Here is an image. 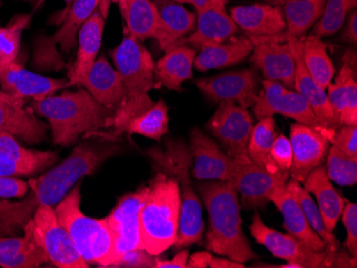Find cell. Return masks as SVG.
Here are the masks:
<instances>
[{
    "instance_id": "cell-1",
    "label": "cell",
    "mask_w": 357,
    "mask_h": 268,
    "mask_svg": "<svg viewBox=\"0 0 357 268\" xmlns=\"http://www.w3.org/2000/svg\"><path fill=\"white\" fill-rule=\"evenodd\" d=\"M119 152V145L112 141H86L45 175L29 180L30 191L23 200L0 199V237L16 236L24 231L40 207L57 205L82 178L94 173L104 161Z\"/></svg>"
},
{
    "instance_id": "cell-2",
    "label": "cell",
    "mask_w": 357,
    "mask_h": 268,
    "mask_svg": "<svg viewBox=\"0 0 357 268\" xmlns=\"http://www.w3.org/2000/svg\"><path fill=\"white\" fill-rule=\"evenodd\" d=\"M200 198L208 213L206 249L232 261L245 264L256 260L250 242L243 233L238 193L229 181L197 184Z\"/></svg>"
},
{
    "instance_id": "cell-3",
    "label": "cell",
    "mask_w": 357,
    "mask_h": 268,
    "mask_svg": "<svg viewBox=\"0 0 357 268\" xmlns=\"http://www.w3.org/2000/svg\"><path fill=\"white\" fill-rule=\"evenodd\" d=\"M33 113L50 122L53 140L60 147H71L84 134L112 129L116 111L98 103L86 89L63 92L33 100Z\"/></svg>"
},
{
    "instance_id": "cell-4",
    "label": "cell",
    "mask_w": 357,
    "mask_h": 268,
    "mask_svg": "<svg viewBox=\"0 0 357 268\" xmlns=\"http://www.w3.org/2000/svg\"><path fill=\"white\" fill-rule=\"evenodd\" d=\"M109 54L126 89L112 119V129L118 136L126 132L128 122L153 105L149 92L156 88L155 63L142 42L128 35Z\"/></svg>"
},
{
    "instance_id": "cell-5",
    "label": "cell",
    "mask_w": 357,
    "mask_h": 268,
    "mask_svg": "<svg viewBox=\"0 0 357 268\" xmlns=\"http://www.w3.org/2000/svg\"><path fill=\"white\" fill-rule=\"evenodd\" d=\"M148 193L139 214L142 249L160 255L176 243L180 221V187L164 172L149 182Z\"/></svg>"
},
{
    "instance_id": "cell-6",
    "label": "cell",
    "mask_w": 357,
    "mask_h": 268,
    "mask_svg": "<svg viewBox=\"0 0 357 268\" xmlns=\"http://www.w3.org/2000/svg\"><path fill=\"white\" fill-rule=\"evenodd\" d=\"M158 171L172 175L180 187V221L178 237L174 247L176 249L190 247L200 243L204 231L202 203L195 193L190 178V168L192 164L190 149L182 140H168L165 150L152 148L148 151Z\"/></svg>"
},
{
    "instance_id": "cell-7",
    "label": "cell",
    "mask_w": 357,
    "mask_h": 268,
    "mask_svg": "<svg viewBox=\"0 0 357 268\" xmlns=\"http://www.w3.org/2000/svg\"><path fill=\"white\" fill-rule=\"evenodd\" d=\"M55 212L84 261L101 267H114L115 242L107 218L94 219L80 211L79 183L57 204Z\"/></svg>"
},
{
    "instance_id": "cell-8",
    "label": "cell",
    "mask_w": 357,
    "mask_h": 268,
    "mask_svg": "<svg viewBox=\"0 0 357 268\" xmlns=\"http://www.w3.org/2000/svg\"><path fill=\"white\" fill-rule=\"evenodd\" d=\"M262 89L259 92L252 106L257 119L261 120L274 115H282L308 126L314 131L332 141L335 129H330L320 121L310 104L296 91H292L282 84L275 81H261Z\"/></svg>"
},
{
    "instance_id": "cell-9",
    "label": "cell",
    "mask_w": 357,
    "mask_h": 268,
    "mask_svg": "<svg viewBox=\"0 0 357 268\" xmlns=\"http://www.w3.org/2000/svg\"><path fill=\"white\" fill-rule=\"evenodd\" d=\"M250 230L257 243L264 246L274 257L294 264L296 268L332 267L336 251H314L290 234L271 229L258 213H255Z\"/></svg>"
},
{
    "instance_id": "cell-10",
    "label": "cell",
    "mask_w": 357,
    "mask_h": 268,
    "mask_svg": "<svg viewBox=\"0 0 357 268\" xmlns=\"http://www.w3.org/2000/svg\"><path fill=\"white\" fill-rule=\"evenodd\" d=\"M252 127V118L248 108L234 102L220 103L206 124V129L218 138L227 155L238 161L250 159L248 149Z\"/></svg>"
},
{
    "instance_id": "cell-11",
    "label": "cell",
    "mask_w": 357,
    "mask_h": 268,
    "mask_svg": "<svg viewBox=\"0 0 357 268\" xmlns=\"http://www.w3.org/2000/svg\"><path fill=\"white\" fill-rule=\"evenodd\" d=\"M32 220L48 261L60 268L89 267V264L78 253L67 230L59 223L53 207H40Z\"/></svg>"
},
{
    "instance_id": "cell-12",
    "label": "cell",
    "mask_w": 357,
    "mask_h": 268,
    "mask_svg": "<svg viewBox=\"0 0 357 268\" xmlns=\"http://www.w3.org/2000/svg\"><path fill=\"white\" fill-rule=\"evenodd\" d=\"M290 173H271L259 167L250 159L232 163V180L240 194L243 207L246 209L266 207L270 203V197L278 187L286 185Z\"/></svg>"
},
{
    "instance_id": "cell-13",
    "label": "cell",
    "mask_w": 357,
    "mask_h": 268,
    "mask_svg": "<svg viewBox=\"0 0 357 268\" xmlns=\"http://www.w3.org/2000/svg\"><path fill=\"white\" fill-rule=\"evenodd\" d=\"M258 84L256 71L248 69L199 78L195 81L208 101L218 104L234 102L248 109L254 106L260 92Z\"/></svg>"
},
{
    "instance_id": "cell-14",
    "label": "cell",
    "mask_w": 357,
    "mask_h": 268,
    "mask_svg": "<svg viewBox=\"0 0 357 268\" xmlns=\"http://www.w3.org/2000/svg\"><path fill=\"white\" fill-rule=\"evenodd\" d=\"M148 193L149 185H144L123 196L106 217L115 242L116 262L126 252L142 249L139 214Z\"/></svg>"
},
{
    "instance_id": "cell-15",
    "label": "cell",
    "mask_w": 357,
    "mask_h": 268,
    "mask_svg": "<svg viewBox=\"0 0 357 268\" xmlns=\"http://www.w3.org/2000/svg\"><path fill=\"white\" fill-rule=\"evenodd\" d=\"M254 43L250 63L261 72L266 81L282 84L289 89L294 85L296 61L288 42L250 38Z\"/></svg>"
},
{
    "instance_id": "cell-16",
    "label": "cell",
    "mask_w": 357,
    "mask_h": 268,
    "mask_svg": "<svg viewBox=\"0 0 357 268\" xmlns=\"http://www.w3.org/2000/svg\"><path fill=\"white\" fill-rule=\"evenodd\" d=\"M290 143L292 147V165L290 177L304 183L312 170L322 165L331 147L330 140L308 126L291 124Z\"/></svg>"
},
{
    "instance_id": "cell-17",
    "label": "cell",
    "mask_w": 357,
    "mask_h": 268,
    "mask_svg": "<svg viewBox=\"0 0 357 268\" xmlns=\"http://www.w3.org/2000/svg\"><path fill=\"white\" fill-rule=\"evenodd\" d=\"M188 149L194 161L192 175L195 179L231 182L234 159L220 149L213 138L194 129L190 132Z\"/></svg>"
},
{
    "instance_id": "cell-18",
    "label": "cell",
    "mask_w": 357,
    "mask_h": 268,
    "mask_svg": "<svg viewBox=\"0 0 357 268\" xmlns=\"http://www.w3.org/2000/svg\"><path fill=\"white\" fill-rule=\"evenodd\" d=\"M0 85L14 97L39 101L53 95L62 88L70 87L68 79L45 77L28 71L17 62L0 65Z\"/></svg>"
},
{
    "instance_id": "cell-19",
    "label": "cell",
    "mask_w": 357,
    "mask_h": 268,
    "mask_svg": "<svg viewBox=\"0 0 357 268\" xmlns=\"http://www.w3.org/2000/svg\"><path fill=\"white\" fill-rule=\"evenodd\" d=\"M328 97L339 126H357L356 53L347 52L344 65L334 83L328 87Z\"/></svg>"
},
{
    "instance_id": "cell-20",
    "label": "cell",
    "mask_w": 357,
    "mask_h": 268,
    "mask_svg": "<svg viewBox=\"0 0 357 268\" xmlns=\"http://www.w3.org/2000/svg\"><path fill=\"white\" fill-rule=\"evenodd\" d=\"M230 17L238 28L250 38L276 37L286 30V21L280 6L270 3L236 6L230 10Z\"/></svg>"
},
{
    "instance_id": "cell-21",
    "label": "cell",
    "mask_w": 357,
    "mask_h": 268,
    "mask_svg": "<svg viewBox=\"0 0 357 268\" xmlns=\"http://www.w3.org/2000/svg\"><path fill=\"white\" fill-rule=\"evenodd\" d=\"M158 27L154 39L164 52L170 51L184 43L183 38L190 36L196 28V13L174 3L172 0H156Z\"/></svg>"
},
{
    "instance_id": "cell-22",
    "label": "cell",
    "mask_w": 357,
    "mask_h": 268,
    "mask_svg": "<svg viewBox=\"0 0 357 268\" xmlns=\"http://www.w3.org/2000/svg\"><path fill=\"white\" fill-rule=\"evenodd\" d=\"M286 42H288L296 61L294 89L304 97L307 103L310 104L317 117L328 129H338L340 126L337 123L336 118L328 102V92L314 81L305 67L302 53H301L300 41L296 38H289Z\"/></svg>"
},
{
    "instance_id": "cell-23",
    "label": "cell",
    "mask_w": 357,
    "mask_h": 268,
    "mask_svg": "<svg viewBox=\"0 0 357 268\" xmlns=\"http://www.w3.org/2000/svg\"><path fill=\"white\" fill-rule=\"evenodd\" d=\"M38 239L33 220L24 227V235L0 237V266L3 268H33L48 263Z\"/></svg>"
},
{
    "instance_id": "cell-24",
    "label": "cell",
    "mask_w": 357,
    "mask_h": 268,
    "mask_svg": "<svg viewBox=\"0 0 357 268\" xmlns=\"http://www.w3.org/2000/svg\"><path fill=\"white\" fill-rule=\"evenodd\" d=\"M270 202L275 204L284 217V227L290 235L296 237L306 247L316 252L328 250L326 242L312 229L307 221L300 204L286 185L278 187L270 197Z\"/></svg>"
},
{
    "instance_id": "cell-25",
    "label": "cell",
    "mask_w": 357,
    "mask_h": 268,
    "mask_svg": "<svg viewBox=\"0 0 357 268\" xmlns=\"http://www.w3.org/2000/svg\"><path fill=\"white\" fill-rule=\"evenodd\" d=\"M196 28L190 33L185 43L195 49H202L208 46L218 45L234 37L238 33V26L226 9L208 8L196 11Z\"/></svg>"
},
{
    "instance_id": "cell-26",
    "label": "cell",
    "mask_w": 357,
    "mask_h": 268,
    "mask_svg": "<svg viewBox=\"0 0 357 268\" xmlns=\"http://www.w3.org/2000/svg\"><path fill=\"white\" fill-rule=\"evenodd\" d=\"M82 86L98 103L115 111L126 97L121 77L117 70L110 65L105 56L96 60Z\"/></svg>"
},
{
    "instance_id": "cell-27",
    "label": "cell",
    "mask_w": 357,
    "mask_h": 268,
    "mask_svg": "<svg viewBox=\"0 0 357 268\" xmlns=\"http://www.w3.org/2000/svg\"><path fill=\"white\" fill-rule=\"evenodd\" d=\"M105 17L96 11L78 31V52L70 74V86H82L96 60L103 39Z\"/></svg>"
},
{
    "instance_id": "cell-28",
    "label": "cell",
    "mask_w": 357,
    "mask_h": 268,
    "mask_svg": "<svg viewBox=\"0 0 357 268\" xmlns=\"http://www.w3.org/2000/svg\"><path fill=\"white\" fill-rule=\"evenodd\" d=\"M48 125L36 117L31 108L21 104L0 103V132L21 138L28 145L45 139Z\"/></svg>"
},
{
    "instance_id": "cell-29",
    "label": "cell",
    "mask_w": 357,
    "mask_h": 268,
    "mask_svg": "<svg viewBox=\"0 0 357 268\" xmlns=\"http://www.w3.org/2000/svg\"><path fill=\"white\" fill-rule=\"evenodd\" d=\"M254 43L248 36L231 37L224 43L200 49L194 60V68L199 72L224 69L244 61L254 49Z\"/></svg>"
},
{
    "instance_id": "cell-30",
    "label": "cell",
    "mask_w": 357,
    "mask_h": 268,
    "mask_svg": "<svg viewBox=\"0 0 357 268\" xmlns=\"http://www.w3.org/2000/svg\"><path fill=\"white\" fill-rule=\"evenodd\" d=\"M303 187L317 198L324 225L328 231L333 233L342 217L346 201L333 187L326 175V166L320 165L312 170L303 183Z\"/></svg>"
},
{
    "instance_id": "cell-31",
    "label": "cell",
    "mask_w": 357,
    "mask_h": 268,
    "mask_svg": "<svg viewBox=\"0 0 357 268\" xmlns=\"http://www.w3.org/2000/svg\"><path fill=\"white\" fill-rule=\"evenodd\" d=\"M196 49L190 46L178 45L166 52L155 63V79L158 85L172 91H180L182 84L192 77Z\"/></svg>"
},
{
    "instance_id": "cell-32",
    "label": "cell",
    "mask_w": 357,
    "mask_h": 268,
    "mask_svg": "<svg viewBox=\"0 0 357 268\" xmlns=\"http://www.w3.org/2000/svg\"><path fill=\"white\" fill-rule=\"evenodd\" d=\"M326 3V0H289L282 6L286 30L280 36L264 39L286 42L289 38L305 37L322 17Z\"/></svg>"
},
{
    "instance_id": "cell-33",
    "label": "cell",
    "mask_w": 357,
    "mask_h": 268,
    "mask_svg": "<svg viewBox=\"0 0 357 268\" xmlns=\"http://www.w3.org/2000/svg\"><path fill=\"white\" fill-rule=\"evenodd\" d=\"M126 22L128 35L139 41L154 39L158 27V13L151 0H116Z\"/></svg>"
},
{
    "instance_id": "cell-34",
    "label": "cell",
    "mask_w": 357,
    "mask_h": 268,
    "mask_svg": "<svg viewBox=\"0 0 357 268\" xmlns=\"http://www.w3.org/2000/svg\"><path fill=\"white\" fill-rule=\"evenodd\" d=\"M0 159L17 164L36 175L58 161L54 152H41L22 147L12 134L0 132Z\"/></svg>"
},
{
    "instance_id": "cell-35",
    "label": "cell",
    "mask_w": 357,
    "mask_h": 268,
    "mask_svg": "<svg viewBox=\"0 0 357 268\" xmlns=\"http://www.w3.org/2000/svg\"><path fill=\"white\" fill-rule=\"evenodd\" d=\"M303 61L308 73L314 81L328 89L334 77L335 69L328 53V46L321 39L308 36L298 39Z\"/></svg>"
},
{
    "instance_id": "cell-36",
    "label": "cell",
    "mask_w": 357,
    "mask_h": 268,
    "mask_svg": "<svg viewBox=\"0 0 357 268\" xmlns=\"http://www.w3.org/2000/svg\"><path fill=\"white\" fill-rule=\"evenodd\" d=\"M278 135L274 118L266 117L259 120L258 123L252 127L248 143V156L252 163L271 173H286L280 171L271 159V150Z\"/></svg>"
},
{
    "instance_id": "cell-37",
    "label": "cell",
    "mask_w": 357,
    "mask_h": 268,
    "mask_svg": "<svg viewBox=\"0 0 357 268\" xmlns=\"http://www.w3.org/2000/svg\"><path fill=\"white\" fill-rule=\"evenodd\" d=\"M103 0H73L66 13L61 27L54 36V41L60 44L62 52L70 53L75 49L80 27L96 11Z\"/></svg>"
},
{
    "instance_id": "cell-38",
    "label": "cell",
    "mask_w": 357,
    "mask_h": 268,
    "mask_svg": "<svg viewBox=\"0 0 357 268\" xmlns=\"http://www.w3.org/2000/svg\"><path fill=\"white\" fill-rule=\"evenodd\" d=\"M168 106L164 100H160L128 122L126 132L160 141L168 133Z\"/></svg>"
},
{
    "instance_id": "cell-39",
    "label": "cell",
    "mask_w": 357,
    "mask_h": 268,
    "mask_svg": "<svg viewBox=\"0 0 357 268\" xmlns=\"http://www.w3.org/2000/svg\"><path fill=\"white\" fill-rule=\"evenodd\" d=\"M286 187L296 198L298 203L300 204L301 209H302L303 213H304L305 217H306L307 221L310 223L312 229L320 236L323 241L326 242L328 251H336L339 247V242L337 241L334 234L332 232H328L326 229L320 210H319L318 205L314 203L310 194L298 182L292 179L287 182Z\"/></svg>"
},
{
    "instance_id": "cell-40",
    "label": "cell",
    "mask_w": 357,
    "mask_h": 268,
    "mask_svg": "<svg viewBox=\"0 0 357 268\" xmlns=\"http://www.w3.org/2000/svg\"><path fill=\"white\" fill-rule=\"evenodd\" d=\"M357 0H326L322 17L312 27L310 36L322 39L342 29L349 13L356 10Z\"/></svg>"
},
{
    "instance_id": "cell-41",
    "label": "cell",
    "mask_w": 357,
    "mask_h": 268,
    "mask_svg": "<svg viewBox=\"0 0 357 268\" xmlns=\"http://www.w3.org/2000/svg\"><path fill=\"white\" fill-rule=\"evenodd\" d=\"M326 159V175L331 181L340 186H352L357 182V157L344 153L331 145Z\"/></svg>"
},
{
    "instance_id": "cell-42",
    "label": "cell",
    "mask_w": 357,
    "mask_h": 268,
    "mask_svg": "<svg viewBox=\"0 0 357 268\" xmlns=\"http://www.w3.org/2000/svg\"><path fill=\"white\" fill-rule=\"evenodd\" d=\"M29 19V15H21L11 25L0 27V65L15 62L21 46L22 31Z\"/></svg>"
},
{
    "instance_id": "cell-43",
    "label": "cell",
    "mask_w": 357,
    "mask_h": 268,
    "mask_svg": "<svg viewBox=\"0 0 357 268\" xmlns=\"http://www.w3.org/2000/svg\"><path fill=\"white\" fill-rule=\"evenodd\" d=\"M342 223L347 229V248L353 258H357V205L351 202H346L342 211Z\"/></svg>"
},
{
    "instance_id": "cell-44",
    "label": "cell",
    "mask_w": 357,
    "mask_h": 268,
    "mask_svg": "<svg viewBox=\"0 0 357 268\" xmlns=\"http://www.w3.org/2000/svg\"><path fill=\"white\" fill-rule=\"evenodd\" d=\"M271 159L280 171L290 172L292 165V147L284 134L278 135L271 150Z\"/></svg>"
},
{
    "instance_id": "cell-45",
    "label": "cell",
    "mask_w": 357,
    "mask_h": 268,
    "mask_svg": "<svg viewBox=\"0 0 357 268\" xmlns=\"http://www.w3.org/2000/svg\"><path fill=\"white\" fill-rule=\"evenodd\" d=\"M331 145H336L344 153L357 157V127L353 125H342L335 129Z\"/></svg>"
},
{
    "instance_id": "cell-46",
    "label": "cell",
    "mask_w": 357,
    "mask_h": 268,
    "mask_svg": "<svg viewBox=\"0 0 357 268\" xmlns=\"http://www.w3.org/2000/svg\"><path fill=\"white\" fill-rule=\"evenodd\" d=\"M158 255H150L147 250L134 249L122 255L114 267H155Z\"/></svg>"
},
{
    "instance_id": "cell-47",
    "label": "cell",
    "mask_w": 357,
    "mask_h": 268,
    "mask_svg": "<svg viewBox=\"0 0 357 268\" xmlns=\"http://www.w3.org/2000/svg\"><path fill=\"white\" fill-rule=\"evenodd\" d=\"M30 191L29 183L17 177H3L0 175V198L12 199V198L26 197Z\"/></svg>"
},
{
    "instance_id": "cell-48",
    "label": "cell",
    "mask_w": 357,
    "mask_h": 268,
    "mask_svg": "<svg viewBox=\"0 0 357 268\" xmlns=\"http://www.w3.org/2000/svg\"><path fill=\"white\" fill-rule=\"evenodd\" d=\"M340 40L348 44L356 45L357 43V11L353 10L349 13L346 27L340 35Z\"/></svg>"
},
{
    "instance_id": "cell-49",
    "label": "cell",
    "mask_w": 357,
    "mask_h": 268,
    "mask_svg": "<svg viewBox=\"0 0 357 268\" xmlns=\"http://www.w3.org/2000/svg\"><path fill=\"white\" fill-rule=\"evenodd\" d=\"M172 1L180 3V5L190 3L196 11H199V10L208 9V8L226 9V5L229 3L230 0H172Z\"/></svg>"
},
{
    "instance_id": "cell-50",
    "label": "cell",
    "mask_w": 357,
    "mask_h": 268,
    "mask_svg": "<svg viewBox=\"0 0 357 268\" xmlns=\"http://www.w3.org/2000/svg\"><path fill=\"white\" fill-rule=\"evenodd\" d=\"M332 267H357V259L350 255L346 249H337L335 252Z\"/></svg>"
},
{
    "instance_id": "cell-51",
    "label": "cell",
    "mask_w": 357,
    "mask_h": 268,
    "mask_svg": "<svg viewBox=\"0 0 357 268\" xmlns=\"http://www.w3.org/2000/svg\"><path fill=\"white\" fill-rule=\"evenodd\" d=\"M190 252L188 249L181 250L176 253V257L172 261H163L158 260L155 268H185L188 263Z\"/></svg>"
},
{
    "instance_id": "cell-52",
    "label": "cell",
    "mask_w": 357,
    "mask_h": 268,
    "mask_svg": "<svg viewBox=\"0 0 357 268\" xmlns=\"http://www.w3.org/2000/svg\"><path fill=\"white\" fill-rule=\"evenodd\" d=\"M213 255L208 251L196 252L194 255L188 257L186 267L188 268H206L210 265L211 260Z\"/></svg>"
},
{
    "instance_id": "cell-53",
    "label": "cell",
    "mask_w": 357,
    "mask_h": 268,
    "mask_svg": "<svg viewBox=\"0 0 357 268\" xmlns=\"http://www.w3.org/2000/svg\"><path fill=\"white\" fill-rule=\"evenodd\" d=\"M208 267L212 268H244L245 265L243 263H238V262L232 261L230 259H226V258H212L211 260L210 265Z\"/></svg>"
},
{
    "instance_id": "cell-54",
    "label": "cell",
    "mask_w": 357,
    "mask_h": 268,
    "mask_svg": "<svg viewBox=\"0 0 357 268\" xmlns=\"http://www.w3.org/2000/svg\"><path fill=\"white\" fill-rule=\"evenodd\" d=\"M0 103L21 104V105H25V99L14 97V95L7 93V92L3 91V90H0Z\"/></svg>"
},
{
    "instance_id": "cell-55",
    "label": "cell",
    "mask_w": 357,
    "mask_h": 268,
    "mask_svg": "<svg viewBox=\"0 0 357 268\" xmlns=\"http://www.w3.org/2000/svg\"><path fill=\"white\" fill-rule=\"evenodd\" d=\"M64 3H66V8L57 14V17H56L55 21L53 22L54 24H60L63 21L66 13H67L68 10H69L70 6L73 3V0H64Z\"/></svg>"
},
{
    "instance_id": "cell-56",
    "label": "cell",
    "mask_w": 357,
    "mask_h": 268,
    "mask_svg": "<svg viewBox=\"0 0 357 268\" xmlns=\"http://www.w3.org/2000/svg\"><path fill=\"white\" fill-rule=\"evenodd\" d=\"M24 1H25V3H30L33 11L39 9V8L42 7L43 3H45V0H24Z\"/></svg>"
},
{
    "instance_id": "cell-57",
    "label": "cell",
    "mask_w": 357,
    "mask_h": 268,
    "mask_svg": "<svg viewBox=\"0 0 357 268\" xmlns=\"http://www.w3.org/2000/svg\"><path fill=\"white\" fill-rule=\"evenodd\" d=\"M262 1H266V3H270V5L280 6V7H282V6H284L289 0H262Z\"/></svg>"
}]
</instances>
